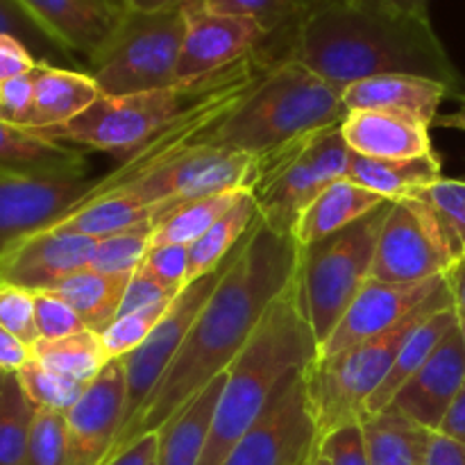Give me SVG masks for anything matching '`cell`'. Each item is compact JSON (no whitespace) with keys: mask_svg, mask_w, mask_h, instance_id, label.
I'll use <instances>...</instances> for the list:
<instances>
[{"mask_svg":"<svg viewBox=\"0 0 465 465\" xmlns=\"http://www.w3.org/2000/svg\"><path fill=\"white\" fill-rule=\"evenodd\" d=\"M189 0H123L125 12L134 14H159V12H171V9H180Z\"/></svg>","mask_w":465,"mask_h":465,"instance_id":"56","label":"cell"},{"mask_svg":"<svg viewBox=\"0 0 465 465\" xmlns=\"http://www.w3.org/2000/svg\"><path fill=\"white\" fill-rule=\"evenodd\" d=\"M284 57L341 91L371 77L418 75L445 82L465 98L434 25L400 16L377 0H327L307 9L286 36Z\"/></svg>","mask_w":465,"mask_h":465,"instance_id":"2","label":"cell"},{"mask_svg":"<svg viewBox=\"0 0 465 465\" xmlns=\"http://www.w3.org/2000/svg\"><path fill=\"white\" fill-rule=\"evenodd\" d=\"M125 368L114 359L66 411V465H103L123 425Z\"/></svg>","mask_w":465,"mask_h":465,"instance_id":"18","label":"cell"},{"mask_svg":"<svg viewBox=\"0 0 465 465\" xmlns=\"http://www.w3.org/2000/svg\"><path fill=\"white\" fill-rule=\"evenodd\" d=\"M321 3H327V0H304V5H307V9L316 7V5H321Z\"/></svg>","mask_w":465,"mask_h":465,"instance_id":"60","label":"cell"},{"mask_svg":"<svg viewBox=\"0 0 465 465\" xmlns=\"http://www.w3.org/2000/svg\"><path fill=\"white\" fill-rule=\"evenodd\" d=\"M391 200L354 225L300 248L298 286L318 350L336 330L354 295L371 280L377 239Z\"/></svg>","mask_w":465,"mask_h":465,"instance_id":"6","label":"cell"},{"mask_svg":"<svg viewBox=\"0 0 465 465\" xmlns=\"http://www.w3.org/2000/svg\"><path fill=\"white\" fill-rule=\"evenodd\" d=\"M35 321L41 341H57L86 331L75 309L53 293H35Z\"/></svg>","mask_w":465,"mask_h":465,"instance_id":"46","label":"cell"},{"mask_svg":"<svg viewBox=\"0 0 465 465\" xmlns=\"http://www.w3.org/2000/svg\"><path fill=\"white\" fill-rule=\"evenodd\" d=\"M345 114L339 86L304 64L282 57L218 123L204 143L266 157L327 127L341 125Z\"/></svg>","mask_w":465,"mask_h":465,"instance_id":"4","label":"cell"},{"mask_svg":"<svg viewBox=\"0 0 465 465\" xmlns=\"http://www.w3.org/2000/svg\"><path fill=\"white\" fill-rule=\"evenodd\" d=\"M86 177H23L0 173V257L25 236L48 230L91 191Z\"/></svg>","mask_w":465,"mask_h":465,"instance_id":"16","label":"cell"},{"mask_svg":"<svg viewBox=\"0 0 465 465\" xmlns=\"http://www.w3.org/2000/svg\"><path fill=\"white\" fill-rule=\"evenodd\" d=\"M371 465H425V448L431 431L395 411L363 418Z\"/></svg>","mask_w":465,"mask_h":465,"instance_id":"32","label":"cell"},{"mask_svg":"<svg viewBox=\"0 0 465 465\" xmlns=\"http://www.w3.org/2000/svg\"><path fill=\"white\" fill-rule=\"evenodd\" d=\"M139 268L166 289L182 293L189 284V245H153Z\"/></svg>","mask_w":465,"mask_h":465,"instance_id":"45","label":"cell"},{"mask_svg":"<svg viewBox=\"0 0 465 465\" xmlns=\"http://www.w3.org/2000/svg\"><path fill=\"white\" fill-rule=\"evenodd\" d=\"M84 148L57 143L0 121V173L23 177H86Z\"/></svg>","mask_w":465,"mask_h":465,"instance_id":"22","label":"cell"},{"mask_svg":"<svg viewBox=\"0 0 465 465\" xmlns=\"http://www.w3.org/2000/svg\"><path fill=\"white\" fill-rule=\"evenodd\" d=\"M448 307H452L450 286L395 330L354 345L339 357L316 361L309 368V393H312L321 436L348 422L363 420V407L386 380L413 327L425 321L430 313Z\"/></svg>","mask_w":465,"mask_h":465,"instance_id":"9","label":"cell"},{"mask_svg":"<svg viewBox=\"0 0 465 465\" xmlns=\"http://www.w3.org/2000/svg\"><path fill=\"white\" fill-rule=\"evenodd\" d=\"M184 7L159 14L123 12L112 35L86 62V73L109 98L180 84Z\"/></svg>","mask_w":465,"mask_h":465,"instance_id":"7","label":"cell"},{"mask_svg":"<svg viewBox=\"0 0 465 465\" xmlns=\"http://www.w3.org/2000/svg\"><path fill=\"white\" fill-rule=\"evenodd\" d=\"M94 3L100 5L103 9H107V12L118 14V16L125 12V5H123V0H94Z\"/></svg>","mask_w":465,"mask_h":465,"instance_id":"58","label":"cell"},{"mask_svg":"<svg viewBox=\"0 0 465 465\" xmlns=\"http://www.w3.org/2000/svg\"><path fill=\"white\" fill-rule=\"evenodd\" d=\"M153 465H157V461H154V463H153Z\"/></svg>","mask_w":465,"mask_h":465,"instance_id":"62","label":"cell"},{"mask_svg":"<svg viewBox=\"0 0 465 465\" xmlns=\"http://www.w3.org/2000/svg\"><path fill=\"white\" fill-rule=\"evenodd\" d=\"M436 127H448V130H459V132H465V103L461 104V109H457V112L452 114H443L434 121Z\"/></svg>","mask_w":465,"mask_h":465,"instance_id":"57","label":"cell"},{"mask_svg":"<svg viewBox=\"0 0 465 465\" xmlns=\"http://www.w3.org/2000/svg\"><path fill=\"white\" fill-rule=\"evenodd\" d=\"M248 191H227V193L207 195V198L191 200L173 209L154 230L153 245L180 243L191 245L198 241L209 227L221 221Z\"/></svg>","mask_w":465,"mask_h":465,"instance_id":"34","label":"cell"},{"mask_svg":"<svg viewBox=\"0 0 465 465\" xmlns=\"http://www.w3.org/2000/svg\"><path fill=\"white\" fill-rule=\"evenodd\" d=\"M318 361V341L302 307L298 275L271 304L243 352L227 368L212 434L198 465H221L275 395Z\"/></svg>","mask_w":465,"mask_h":465,"instance_id":"3","label":"cell"},{"mask_svg":"<svg viewBox=\"0 0 465 465\" xmlns=\"http://www.w3.org/2000/svg\"><path fill=\"white\" fill-rule=\"evenodd\" d=\"M68 425L66 413L36 409L27 434L23 465H66Z\"/></svg>","mask_w":465,"mask_h":465,"instance_id":"40","label":"cell"},{"mask_svg":"<svg viewBox=\"0 0 465 465\" xmlns=\"http://www.w3.org/2000/svg\"><path fill=\"white\" fill-rule=\"evenodd\" d=\"M32 361V345L0 327V372H18Z\"/></svg>","mask_w":465,"mask_h":465,"instance_id":"52","label":"cell"},{"mask_svg":"<svg viewBox=\"0 0 465 465\" xmlns=\"http://www.w3.org/2000/svg\"><path fill=\"white\" fill-rule=\"evenodd\" d=\"M309 368L275 395L221 465H307L321 440L309 393Z\"/></svg>","mask_w":465,"mask_h":465,"instance_id":"12","label":"cell"},{"mask_svg":"<svg viewBox=\"0 0 465 465\" xmlns=\"http://www.w3.org/2000/svg\"><path fill=\"white\" fill-rule=\"evenodd\" d=\"M32 359L48 371L82 384H91L112 361L104 352L100 334L91 330L57 341L39 339L32 345Z\"/></svg>","mask_w":465,"mask_h":465,"instance_id":"33","label":"cell"},{"mask_svg":"<svg viewBox=\"0 0 465 465\" xmlns=\"http://www.w3.org/2000/svg\"><path fill=\"white\" fill-rule=\"evenodd\" d=\"M380 5H384L391 12L400 14V16L413 18V21L431 23L430 18V3L431 0H377Z\"/></svg>","mask_w":465,"mask_h":465,"instance_id":"55","label":"cell"},{"mask_svg":"<svg viewBox=\"0 0 465 465\" xmlns=\"http://www.w3.org/2000/svg\"><path fill=\"white\" fill-rule=\"evenodd\" d=\"M162 221L163 213L159 209L157 216L150 221L139 223V225L107 236V239H98L89 271L104 272V275H132L153 248L154 230Z\"/></svg>","mask_w":465,"mask_h":465,"instance_id":"37","label":"cell"},{"mask_svg":"<svg viewBox=\"0 0 465 465\" xmlns=\"http://www.w3.org/2000/svg\"><path fill=\"white\" fill-rule=\"evenodd\" d=\"M35 80L36 68L0 86V121L25 130L27 121H30L32 104H35Z\"/></svg>","mask_w":465,"mask_h":465,"instance_id":"47","label":"cell"},{"mask_svg":"<svg viewBox=\"0 0 465 465\" xmlns=\"http://www.w3.org/2000/svg\"><path fill=\"white\" fill-rule=\"evenodd\" d=\"M459 325H461V334H463V345H465V325H463V322H459Z\"/></svg>","mask_w":465,"mask_h":465,"instance_id":"61","label":"cell"},{"mask_svg":"<svg viewBox=\"0 0 465 465\" xmlns=\"http://www.w3.org/2000/svg\"><path fill=\"white\" fill-rule=\"evenodd\" d=\"M257 221L259 209L254 191H248L221 221L213 223L198 241L189 245V284L218 271Z\"/></svg>","mask_w":465,"mask_h":465,"instance_id":"31","label":"cell"},{"mask_svg":"<svg viewBox=\"0 0 465 465\" xmlns=\"http://www.w3.org/2000/svg\"><path fill=\"white\" fill-rule=\"evenodd\" d=\"M227 71L230 66L203 80L180 82L166 89L143 91V94L118 95V98L100 95L75 121L50 130H39L35 134L57 143L107 153L123 162L153 136L173 125L177 118L184 116L193 104L207 98L221 84Z\"/></svg>","mask_w":465,"mask_h":465,"instance_id":"5","label":"cell"},{"mask_svg":"<svg viewBox=\"0 0 465 465\" xmlns=\"http://www.w3.org/2000/svg\"><path fill=\"white\" fill-rule=\"evenodd\" d=\"M36 64L41 62H36L25 44H21L16 36L0 35V86L7 84L14 77L35 71Z\"/></svg>","mask_w":465,"mask_h":465,"instance_id":"49","label":"cell"},{"mask_svg":"<svg viewBox=\"0 0 465 465\" xmlns=\"http://www.w3.org/2000/svg\"><path fill=\"white\" fill-rule=\"evenodd\" d=\"M298 266L300 245L293 236L277 234L259 218L232 252L221 282L200 309L153 398L118 436L107 459L116 457L139 436L162 430L173 413L180 411L213 377L227 372L262 325L271 304L295 280Z\"/></svg>","mask_w":465,"mask_h":465,"instance_id":"1","label":"cell"},{"mask_svg":"<svg viewBox=\"0 0 465 465\" xmlns=\"http://www.w3.org/2000/svg\"><path fill=\"white\" fill-rule=\"evenodd\" d=\"M307 463H309V461H307Z\"/></svg>","mask_w":465,"mask_h":465,"instance_id":"63","label":"cell"},{"mask_svg":"<svg viewBox=\"0 0 465 465\" xmlns=\"http://www.w3.org/2000/svg\"><path fill=\"white\" fill-rule=\"evenodd\" d=\"M186 30L177 80L195 82L213 75L271 44L268 32L252 18L225 16L184 5Z\"/></svg>","mask_w":465,"mask_h":465,"instance_id":"15","label":"cell"},{"mask_svg":"<svg viewBox=\"0 0 465 465\" xmlns=\"http://www.w3.org/2000/svg\"><path fill=\"white\" fill-rule=\"evenodd\" d=\"M465 384L461 325L454 327L425 366L400 389L386 411H395L427 431H439Z\"/></svg>","mask_w":465,"mask_h":465,"instance_id":"19","label":"cell"},{"mask_svg":"<svg viewBox=\"0 0 465 465\" xmlns=\"http://www.w3.org/2000/svg\"><path fill=\"white\" fill-rule=\"evenodd\" d=\"M0 327L12 331L27 345H35L39 341L32 291L0 282Z\"/></svg>","mask_w":465,"mask_h":465,"instance_id":"44","label":"cell"},{"mask_svg":"<svg viewBox=\"0 0 465 465\" xmlns=\"http://www.w3.org/2000/svg\"><path fill=\"white\" fill-rule=\"evenodd\" d=\"M225 377H213L203 391L193 395L180 411L171 416V420L157 431L159 450L157 465H198L207 448L212 434L213 416H216L218 400H221Z\"/></svg>","mask_w":465,"mask_h":465,"instance_id":"25","label":"cell"},{"mask_svg":"<svg viewBox=\"0 0 465 465\" xmlns=\"http://www.w3.org/2000/svg\"><path fill=\"white\" fill-rule=\"evenodd\" d=\"M227 262H230V259H227ZM227 262L223 263L218 271L209 272V275L186 284L184 291L173 300V304L168 307V312L163 313L162 321L157 322L153 334H150L134 352L125 354V357L121 359L123 368H125V407H123V425L118 436L132 425V420L139 416V411L145 407V402L153 398L159 381H162V377L166 375L168 368H171L173 359L180 352L182 343H184L193 321L198 318L200 309L204 307L209 295L213 293L216 284L221 282ZM114 443H116V440H114Z\"/></svg>","mask_w":465,"mask_h":465,"instance_id":"13","label":"cell"},{"mask_svg":"<svg viewBox=\"0 0 465 465\" xmlns=\"http://www.w3.org/2000/svg\"><path fill=\"white\" fill-rule=\"evenodd\" d=\"M341 134L352 153L372 159H416L434 153L430 127L381 112H348Z\"/></svg>","mask_w":465,"mask_h":465,"instance_id":"21","label":"cell"},{"mask_svg":"<svg viewBox=\"0 0 465 465\" xmlns=\"http://www.w3.org/2000/svg\"><path fill=\"white\" fill-rule=\"evenodd\" d=\"M94 77L80 68L39 64L35 80V104L25 130L39 132L66 125L100 98Z\"/></svg>","mask_w":465,"mask_h":465,"instance_id":"24","label":"cell"},{"mask_svg":"<svg viewBox=\"0 0 465 465\" xmlns=\"http://www.w3.org/2000/svg\"><path fill=\"white\" fill-rule=\"evenodd\" d=\"M157 450H159V434L139 436L136 440H132L125 450L116 454V457L107 459L103 465H153L157 461Z\"/></svg>","mask_w":465,"mask_h":465,"instance_id":"51","label":"cell"},{"mask_svg":"<svg viewBox=\"0 0 465 465\" xmlns=\"http://www.w3.org/2000/svg\"><path fill=\"white\" fill-rule=\"evenodd\" d=\"M350 148L341 125L286 145L262 157V175L254 186L263 225L293 236L300 216L334 182L348 177Z\"/></svg>","mask_w":465,"mask_h":465,"instance_id":"8","label":"cell"},{"mask_svg":"<svg viewBox=\"0 0 465 465\" xmlns=\"http://www.w3.org/2000/svg\"><path fill=\"white\" fill-rule=\"evenodd\" d=\"M307 465H330L325 461V459H322V454L318 452V448H316V452L312 454V459H309V463Z\"/></svg>","mask_w":465,"mask_h":465,"instance_id":"59","label":"cell"},{"mask_svg":"<svg viewBox=\"0 0 465 465\" xmlns=\"http://www.w3.org/2000/svg\"><path fill=\"white\" fill-rule=\"evenodd\" d=\"M16 375L21 380L23 391H25V395L36 409H53V411L62 413H66L82 398L86 386H89L82 384V381L68 380L64 375H57V372L36 363L35 359L27 366H23Z\"/></svg>","mask_w":465,"mask_h":465,"instance_id":"39","label":"cell"},{"mask_svg":"<svg viewBox=\"0 0 465 465\" xmlns=\"http://www.w3.org/2000/svg\"><path fill=\"white\" fill-rule=\"evenodd\" d=\"M0 35L16 36L35 54L36 62L77 68L75 54L64 48L18 0H0Z\"/></svg>","mask_w":465,"mask_h":465,"instance_id":"38","label":"cell"},{"mask_svg":"<svg viewBox=\"0 0 465 465\" xmlns=\"http://www.w3.org/2000/svg\"><path fill=\"white\" fill-rule=\"evenodd\" d=\"M189 3L204 12L252 18L268 32L271 45L280 54H284L286 36L307 12L304 0H189Z\"/></svg>","mask_w":465,"mask_h":465,"instance_id":"35","label":"cell"},{"mask_svg":"<svg viewBox=\"0 0 465 465\" xmlns=\"http://www.w3.org/2000/svg\"><path fill=\"white\" fill-rule=\"evenodd\" d=\"M448 230L418 195L393 200L381 223L371 280L418 284L448 275L459 262Z\"/></svg>","mask_w":465,"mask_h":465,"instance_id":"11","label":"cell"},{"mask_svg":"<svg viewBox=\"0 0 465 465\" xmlns=\"http://www.w3.org/2000/svg\"><path fill=\"white\" fill-rule=\"evenodd\" d=\"M439 431L465 445V384L461 393H459V398L454 400L452 409L448 411V416H445L443 425H440Z\"/></svg>","mask_w":465,"mask_h":465,"instance_id":"53","label":"cell"},{"mask_svg":"<svg viewBox=\"0 0 465 465\" xmlns=\"http://www.w3.org/2000/svg\"><path fill=\"white\" fill-rule=\"evenodd\" d=\"M259 175L262 157L257 154L198 143L157 171L114 191H125L148 207L162 209L168 216L173 209L191 200L227 191H254Z\"/></svg>","mask_w":465,"mask_h":465,"instance_id":"10","label":"cell"},{"mask_svg":"<svg viewBox=\"0 0 465 465\" xmlns=\"http://www.w3.org/2000/svg\"><path fill=\"white\" fill-rule=\"evenodd\" d=\"M425 465H465V445L440 431H431L425 448Z\"/></svg>","mask_w":465,"mask_h":465,"instance_id":"50","label":"cell"},{"mask_svg":"<svg viewBox=\"0 0 465 465\" xmlns=\"http://www.w3.org/2000/svg\"><path fill=\"white\" fill-rule=\"evenodd\" d=\"M440 177V157L436 153L416 159H372L350 150L345 180L393 203L418 195Z\"/></svg>","mask_w":465,"mask_h":465,"instance_id":"28","label":"cell"},{"mask_svg":"<svg viewBox=\"0 0 465 465\" xmlns=\"http://www.w3.org/2000/svg\"><path fill=\"white\" fill-rule=\"evenodd\" d=\"M318 452L330 465H371L363 420L327 431L318 440Z\"/></svg>","mask_w":465,"mask_h":465,"instance_id":"43","label":"cell"},{"mask_svg":"<svg viewBox=\"0 0 465 465\" xmlns=\"http://www.w3.org/2000/svg\"><path fill=\"white\" fill-rule=\"evenodd\" d=\"M384 200L381 195L372 193V191L363 189V186L354 184L350 180H339L331 186H327L312 204L307 212L300 216L298 225H295L293 239L300 248L318 243L325 236L336 234V232L345 230V227L354 225L381 207Z\"/></svg>","mask_w":465,"mask_h":465,"instance_id":"26","label":"cell"},{"mask_svg":"<svg viewBox=\"0 0 465 465\" xmlns=\"http://www.w3.org/2000/svg\"><path fill=\"white\" fill-rule=\"evenodd\" d=\"M171 304H159V307L145 309V312L118 316L107 330L100 331V341H103V348L107 352V357L114 361V359H123L125 354L134 352L153 334V330L157 327V322L162 321L163 313L168 312Z\"/></svg>","mask_w":465,"mask_h":465,"instance_id":"42","label":"cell"},{"mask_svg":"<svg viewBox=\"0 0 465 465\" xmlns=\"http://www.w3.org/2000/svg\"><path fill=\"white\" fill-rule=\"evenodd\" d=\"M459 325V316L454 312V307L439 309V312L430 313L425 321L418 322L411 330V334L407 336V341L400 348L398 357H395L393 366H391L389 375L381 381L380 389L372 393V398L368 400L366 407H363V418L380 416L386 409L391 407L395 395L400 393L404 384L425 366L427 359L436 352L440 343H443L445 336Z\"/></svg>","mask_w":465,"mask_h":465,"instance_id":"27","label":"cell"},{"mask_svg":"<svg viewBox=\"0 0 465 465\" xmlns=\"http://www.w3.org/2000/svg\"><path fill=\"white\" fill-rule=\"evenodd\" d=\"M64 48L89 62L107 41L118 14L107 12L94 0H18Z\"/></svg>","mask_w":465,"mask_h":465,"instance_id":"23","label":"cell"},{"mask_svg":"<svg viewBox=\"0 0 465 465\" xmlns=\"http://www.w3.org/2000/svg\"><path fill=\"white\" fill-rule=\"evenodd\" d=\"M425 203L431 204L436 216L448 230L459 257L465 254V180L457 177H440L434 184L418 193Z\"/></svg>","mask_w":465,"mask_h":465,"instance_id":"41","label":"cell"},{"mask_svg":"<svg viewBox=\"0 0 465 465\" xmlns=\"http://www.w3.org/2000/svg\"><path fill=\"white\" fill-rule=\"evenodd\" d=\"M459 98L450 84L418 75H380L343 89L345 112H381L431 127L443 100Z\"/></svg>","mask_w":465,"mask_h":465,"instance_id":"20","label":"cell"},{"mask_svg":"<svg viewBox=\"0 0 465 465\" xmlns=\"http://www.w3.org/2000/svg\"><path fill=\"white\" fill-rule=\"evenodd\" d=\"M35 411L16 372H0V465H23Z\"/></svg>","mask_w":465,"mask_h":465,"instance_id":"36","label":"cell"},{"mask_svg":"<svg viewBox=\"0 0 465 465\" xmlns=\"http://www.w3.org/2000/svg\"><path fill=\"white\" fill-rule=\"evenodd\" d=\"M177 295L180 293L166 289V286L159 284L157 280H153L148 272L136 268L134 275L130 277V284H127L125 298H123L121 309H118V316H127V313H134V312H145V309L159 307V304H171Z\"/></svg>","mask_w":465,"mask_h":465,"instance_id":"48","label":"cell"},{"mask_svg":"<svg viewBox=\"0 0 465 465\" xmlns=\"http://www.w3.org/2000/svg\"><path fill=\"white\" fill-rule=\"evenodd\" d=\"M448 286L450 293H452V307L454 312H457L459 322L465 325V254L450 268Z\"/></svg>","mask_w":465,"mask_h":465,"instance_id":"54","label":"cell"},{"mask_svg":"<svg viewBox=\"0 0 465 465\" xmlns=\"http://www.w3.org/2000/svg\"><path fill=\"white\" fill-rule=\"evenodd\" d=\"M157 213L159 209L148 207L125 191H109V193L82 200L71 213H66L53 227L91 236V239H107V236L139 225V223L150 221Z\"/></svg>","mask_w":465,"mask_h":465,"instance_id":"30","label":"cell"},{"mask_svg":"<svg viewBox=\"0 0 465 465\" xmlns=\"http://www.w3.org/2000/svg\"><path fill=\"white\" fill-rule=\"evenodd\" d=\"M132 275H104V272H95L86 268V271L66 277V280L59 282L50 291H44V293H53L62 298L68 307L75 309L86 330L100 334L116 321Z\"/></svg>","mask_w":465,"mask_h":465,"instance_id":"29","label":"cell"},{"mask_svg":"<svg viewBox=\"0 0 465 465\" xmlns=\"http://www.w3.org/2000/svg\"><path fill=\"white\" fill-rule=\"evenodd\" d=\"M448 289V275L418 284H393V282L368 280L361 286L348 312L339 321L330 339L318 350V361L334 359L345 350L377 339L395 330L404 321L425 309L431 300Z\"/></svg>","mask_w":465,"mask_h":465,"instance_id":"14","label":"cell"},{"mask_svg":"<svg viewBox=\"0 0 465 465\" xmlns=\"http://www.w3.org/2000/svg\"><path fill=\"white\" fill-rule=\"evenodd\" d=\"M98 239L66 230H41L14 243L0 257V282L44 293L94 262Z\"/></svg>","mask_w":465,"mask_h":465,"instance_id":"17","label":"cell"}]
</instances>
